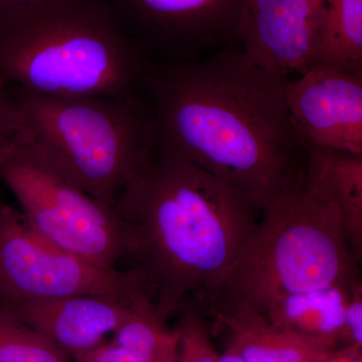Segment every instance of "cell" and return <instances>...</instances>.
Here are the masks:
<instances>
[{
  "label": "cell",
  "mask_w": 362,
  "mask_h": 362,
  "mask_svg": "<svg viewBox=\"0 0 362 362\" xmlns=\"http://www.w3.org/2000/svg\"><path fill=\"white\" fill-rule=\"evenodd\" d=\"M0 185H1V182H0ZM2 201H4V199H2L1 194H0V204H1Z\"/></svg>",
  "instance_id": "cell-23"
},
{
  "label": "cell",
  "mask_w": 362,
  "mask_h": 362,
  "mask_svg": "<svg viewBox=\"0 0 362 362\" xmlns=\"http://www.w3.org/2000/svg\"><path fill=\"white\" fill-rule=\"evenodd\" d=\"M106 295L132 304L151 302L141 279L128 269L103 268L47 244L18 209L0 204V308L73 295Z\"/></svg>",
  "instance_id": "cell-7"
},
{
  "label": "cell",
  "mask_w": 362,
  "mask_h": 362,
  "mask_svg": "<svg viewBox=\"0 0 362 362\" xmlns=\"http://www.w3.org/2000/svg\"><path fill=\"white\" fill-rule=\"evenodd\" d=\"M23 129V113L18 90L0 81V151Z\"/></svg>",
  "instance_id": "cell-19"
},
{
  "label": "cell",
  "mask_w": 362,
  "mask_h": 362,
  "mask_svg": "<svg viewBox=\"0 0 362 362\" xmlns=\"http://www.w3.org/2000/svg\"><path fill=\"white\" fill-rule=\"evenodd\" d=\"M287 80L259 68L240 47L152 61L142 94L156 147L238 188L262 211L304 175L303 150L286 109Z\"/></svg>",
  "instance_id": "cell-1"
},
{
  "label": "cell",
  "mask_w": 362,
  "mask_h": 362,
  "mask_svg": "<svg viewBox=\"0 0 362 362\" xmlns=\"http://www.w3.org/2000/svg\"><path fill=\"white\" fill-rule=\"evenodd\" d=\"M114 209L128 237V270L168 321L189 295L204 299L256 230L251 197L187 159L154 146Z\"/></svg>",
  "instance_id": "cell-2"
},
{
  "label": "cell",
  "mask_w": 362,
  "mask_h": 362,
  "mask_svg": "<svg viewBox=\"0 0 362 362\" xmlns=\"http://www.w3.org/2000/svg\"><path fill=\"white\" fill-rule=\"evenodd\" d=\"M285 103L303 151L313 148L362 153V73L312 66L288 78Z\"/></svg>",
  "instance_id": "cell-9"
},
{
  "label": "cell",
  "mask_w": 362,
  "mask_h": 362,
  "mask_svg": "<svg viewBox=\"0 0 362 362\" xmlns=\"http://www.w3.org/2000/svg\"><path fill=\"white\" fill-rule=\"evenodd\" d=\"M151 64L108 0H40L0 9V81L30 94L137 96Z\"/></svg>",
  "instance_id": "cell-3"
},
{
  "label": "cell",
  "mask_w": 362,
  "mask_h": 362,
  "mask_svg": "<svg viewBox=\"0 0 362 362\" xmlns=\"http://www.w3.org/2000/svg\"><path fill=\"white\" fill-rule=\"evenodd\" d=\"M220 362H243L233 350L226 349L223 354H220Z\"/></svg>",
  "instance_id": "cell-22"
},
{
  "label": "cell",
  "mask_w": 362,
  "mask_h": 362,
  "mask_svg": "<svg viewBox=\"0 0 362 362\" xmlns=\"http://www.w3.org/2000/svg\"><path fill=\"white\" fill-rule=\"evenodd\" d=\"M151 61H188L240 47L244 0H108Z\"/></svg>",
  "instance_id": "cell-8"
},
{
  "label": "cell",
  "mask_w": 362,
  "mask_h": 362,
  "mask_svg": "<svg viewBox=\"0 0 362 362\" xmlns=\"http://www.w3.org/2000/svg\"><path fill=\"white\" fill-rule=\"evenodd\" d=\"M0 362H71V358L18 316L0 308Z\"/></svg>",
  "instance_id": "cell-17"
},
{
  "label": "cell",
  "mask_w": 362,
  "mask_h": 362,
  "mask_svg": "<svg viewBox=\"0 0 362 362\" xmlns=\"http://www.w3.org/2000/svg\"><path fill=\"white\" fill-rule=\"evenodd\" d=\"M304 180L337 204L352 252L362 259V153L313 148L305 151Z\"/></svg>",
  "instance_id": "cell-13"
},
{
  "label": "cell",
  "mask_w": 362,
  "mask_h": 362,
  "mask_svg": "<svg viewBox=\"0 0 362 362\" xmlns=\"http://www.w3.org/2000/svg\"><path fill=\"white\" fill-rule=\"evenodd\" d=\"M325 0H244L240 47L259 68L277 77L303 74Z\"/></svg>",
  "instance_id": "cell-10"
},
{
  "label": "cell",
  "mask_w": 362,
  "mask_h": 362,
  "mask_svg": "<svg viewBox=\"0 0 362 362\" xmlns=\"http://www.w3.org/2000/svg\"><path fill=\"white\" fill-rule=\"evenodd\" d=\"M180 334L152 303L138 307L101 345L75 362H177Z\"/></svg>",
  "instance_id": "cell-14"
},
{
  "label": "cell",
  "mask_w": 362,
  "mask_h": 362,
  "mask_svg": "<svg viewBox=\"0 0 362 362\" xmlns=\"http://www.w3.org/2000/svg\"><path fill=\"white\" fill-rule=\"evenodd\" d=\"M16 89L21 132L87 194L114 206L156 146L153 116L143 94L49 98Z\"/></svg>",
  "instance_id": "cell-5"
},
{
  "label": "cell",
  "mask_w": 362,
  "mask_h": 362,
  "mask_svg": "<svg viewBox=\"0 0 362 362\" xmlns=\"http://www.w3.org/2000/svg\"><path fill=\"white\" fill-rule=\"evenodd\" d=\"M352 287L330 286L285 295L272 302L262 315L277 327L339 344Z\"/></svg>",
  "instance_id": "cell-15"
},
{
  "label": "cell",
  "mask_w": 362,
  "mask_h": 362,
  "mask_svg": "<svg viewBox=\"0 0 362 362\" xmlns=\"http://www.w3.org/2000/svg\"><path fill=\"white\" fill-rule=\"evenodd\" d=\"M37 1H40V0H0V9L25 6V4H33Z\"/></svg>",
  "instance_id": "cell-21"
},
{
  "label": "cell",
  "mask_w": 362,
  "mask_h": 362,
  "mask_svg": "<svg viewBox=\"0 0 362 362\" xmlns=\"http://www.w3.org/2000/svg\"><path fill=\"white\" fill-rule=\"evenodd\" d=\"M211 315L230 332L228 349L243 362H325L339 350L337 342L277 327L256 312Z\"/></svg>",
  "instance_id": "cell-12"
},
{
  "label": "cell",
  "mask_w": 362,
  "mask_h": 362,
  "mask_svg": "<svg viewBox=\"0 0 362 362\" xmlns=\"http://www.w3.org/2000/svg\"><path fill=\"white\" fill-rule=\"evenodd\" d=\"M132 304L106 295H73L21 302L6 310L18 316L75 361L108 339L133 312Z\"/></svg>",
  "instance_id": "cell-11"
},
{
  "label": "cell",
  "mask_w": 362,
  "mask_h": 362,
  "mask_svg": "<svg viewBox=\"0 0 362 362\" xmlns=\"http://www.w3.org/2000/svg\"><path fill=\"white\" fill-rule=\"evenodd\" d=\"M361 263L350 247L337 204L304 180L262 209L256 230L213 291L209 312L263 314L278 298L361 281Z\"/></svg>",
  "instance_id": "cell-4"
},
{
  "label": "cell",
  "mask_w": 362,
  "mask_h": 362,
  "mask_svg": "<svg viewBox=\"0 0 362 362\" xmlns=\"http://www.w3.org/2000/svg\"><path fill=\"white\" fill-rule=\"evenodd\" d=\"M176 316L175 328L180 334L177 362H220L202 312L185 301Z\"/></svg>",
  "instance_id": "cell-18"
},
{
  "label": "cell",
  "mask_w": 362,
  "mask_h": 362,
  "mask_svg": "<svg viewBox=\"0 0 362 362\" xmlns=\"http://www.w3.org/2000/svg\"><path fill=\"white\" fill-rule=\"evenodd\" d=\"M0 182L40 240L95 265L120 269L128 237L114 206L87 194L21 131L0 151Z\"/></svg>",
  "instance_id": "cell-6"
},
{
  "label": "cell",
  "mask_w": 362,
  "mask_h": 362,
  "mask_svg": "<svg viewBox=\"0 0 362 362\" xmlns=\"http://www.w3.org/2000/svg\"><path fill=\"white\" fill-rule=\"evenodd\" d=\"M340 342L347 349L358 351L362 345V288L357 283L350 291L349 303L345 309L344 324Z\"/></svg>",
  "instance_id": "cell-20"
},
{
  "label": "cell",
  "mask_w": 362,
  "mask_h": 362,
  "mask_svg": "<svg viewBox=\"0 0 362 362\" xmlns=\"http://www.w3.org/2000/svg\"><path fill=\"white\" fill-rule=\"evenodd\" d=\"M362 73V0H325L309 69Z\"/></svg>",
  "instance_id": "cell-16"
}]
</instances>
